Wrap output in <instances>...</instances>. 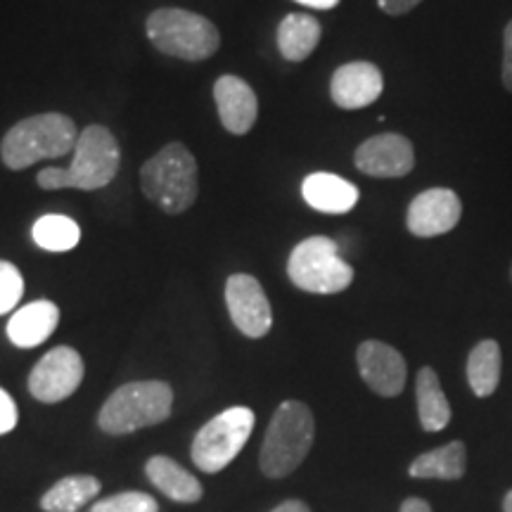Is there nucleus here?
Segmentation results:
<instances>
[{"label": "nucleus", "mask_w": 512, "mask_h": 512, "mask_svg": "<svg viewBox=\"0 0 512 512\" xmlns=\"http://www.w3.org/2000/svg\"><path fill=\"white\" fill-rule=\"evenodd\" d=\"M79 128L74 119L60 112L34 114L17 121L3 136L0 159L12 171L29 169L43 159H57L74 152L79 140Z\"/></svg>", "instance_id": "obj_1"}, {"label": "nucleus", "mask_w": 512, "mask_h": 512, "mask_svg": "<svg viewBox=\"0 0 512 512\" xmlns=\"http://www.w3.org/2000/svg\"><path fill=\"white\" fill-rule=\"evenodd\" d=\"M140 190L166 214H183L200 195L197 159L183 143H169L140 169Z\"/></svg>", "instance_id": "obj_2"}, {"label": "nucleus", "mask_w": 512, "mask_h": 512, "mask_svg": "<svg viewBox=\"0 0 512 512\" xmlns=\"http://www.w3.org/2000/svg\"><path fill=\"white\" fill-rule=\"evenodd\" d=\"M313 439H316V420L311 408L302 401L280 403L268 422L264 446H261L264 475L280 479L297 470L309 456Z\"/></svg>", "instance_id": "obj_3"}, {"label": "nucleus", "mask_w": 512, "mask_h": 512, "mask_svg": "<svg viewBox=\"0 0 512 512\" xmlns=\"http://www.w3.org/2000/svg\"><path fill=\"white\" fill-rule=\"evenodd\" d=\"M147 38L159 53L185 62L209 60L221 48V31L211 19L183 8H159L147 17Z\"/></svg>", "instance_id": "obj_4"}, {"label": "nucleus", "mask_w": 512, "mask_h": 512, "mask_svg": "<svg viewBox=\"0 0 512 512\" xmlns=\"http://www.w3.org/2000/svg\"><path fill=\"white\" fill-rule=\"evenodd\" d=\"M171 406L174 392L166 382H128L100 408L98 425L107 434H131L169 420Z\"/></svg>", "instance_id": "obj_5"}, {"label": "nucleus", "mask_w": 512, "mask_h": 512, "mask_svg": "<svg viewBox=\"0 0 512 512\" xmlns=\"http://www.w3.org/2000/svg\"><path fill=\"white\" fill-rule=\"evenodd\" d=\"M292 285L309 294H337L354 283V268L339 254L335 240L313 235L299 242L287 259Z\"/></svg>", "instance_id": "obj_6"}, {"label": "nucleus", "mask_w": 512, "mask_h": 512, "mask_svg": "<svg viewBox=\"0 0 512 512\" xmlns=\"http://www.w3.org/2000/svg\"><path fill=\"white\" fill-rule=\"evenodd\" d=\"M254 411L247 406H233L214 415L192 441V463L202 472L216 475L228 467L245 448L249 434L254 430Z\"/></svg>", "instance_id": "obj_7"}, {"label": "nucleus", "mask_w": 512, "mask_h": 512, "mask_svg": "<svg viewBox=\"0 0 512 512\" xmlns=\"http://www.w3.org/2000/svg\"><path fill=\"white\" fill-rule=\"evenodd\" d=\"M121 164L117 138L107 126L91 124L83 128L76 140L72 166H69V185L74 190H100L110 185Z\"/></svg>", "instance_id": "obj_8"}, {"label": "nucleus", "mask_w": 512, "mask_h": 512, "mask_svg": "<svg viewBox=\"0 0 512 512\" xmlns=\"http://www.w3.org/2000/svg\"><path fill=\"white\" fill-rule=\"evenodd\" d=\"M83 358L72 347L50 349L29 375V392L43 403L69 399L83 382Z\"/></svg>", "instance_id": "obj_9"}, {"label": "nucleus", "mask_w": 512, "mask_h": 512, "mask_svg": "<svg viewBox=\"0 0 512 512\" xmlns=\"http://www.w3.org/2000/svg\"><path fill=\"white\" fill-rule=\"evenodd\" d=\"M226 306L230 320L242 335L249 339H261L268 335L273 325V309L264 287L254 275H230L226 283Z\"/></svg>", "instance_id": "obj_10"}, {"label": "nucleus", "mask_w": 512, "mask_h": 512, "mask_svg": "<svg viewBox=\"0 0 512 512\" xmlns=\"http://www.w3.org/2000/svg\"><path fill=\"white\" fill-rule=\"evenodd\" d=\"M354 164L370 178H403L415 166L413 143L401 133H380L356 147Z\"/></svg>", "instance_id": "obj_11"}, {"label": "nucleus", "mask_w": 512, "mask_h": 512, "mask_svg": "<svg viewBox=\"0 0 512 512\" xmlns=\"http://www.w3.org/2000/svg\"><path fill=\"white\" fill-rule=\"evenodd\" d=\"M463 216V202L451 188H430L411 202L406 226L415 238H439L451 233Z\"/></svg>", "instance_id": "obj_12"}, {"label": "nucleus", "mask_w": 512, "mask_h": 512, "mask_svg": "<svg viewBox=\"0 0 512 512\" xmlns=\"http://www.w3.org/2000/svg\"><path fill=\"white\" fill-rule=\"evenodd\" d=\"M358 373L377 396L392 399L406 387L408 368L403 356L380 339H366L356 351Z\"/></svg>", "instance_id": "obj_13"}, {"label": "nucleus", "mask_w": 512, "mask_h": 512, "mask_svg": "<svg viewBox=\"0 0 512 512\" xmlns=\"http://www.w3.org/2000/svg\"><path fill=\"white\" fill-rule=\"evenodd\" d=\"M384 79L373 62H349L335 69L330 81V98L339 110H363L380 100Z\"/></svg>", "instance_id": "obj_14"}, {"label": "nucleus", "mask_w": 512, "mask_h": 512, "mask_svg": "<svg viewBox=\"0 0 512 512\" xmlns=\"http://www.w3.org/2000/svg\"><path fill=\"white\" fill-rule=\"evenodd\" d=\"M214 100L221 124L233 136H245L252 131L259 117V100L252 86L235 74H223L214 83Z\"/></svg>", "instance_id": "obj_15"}, {"label": "nucleus", "mask_w": 512, "mask_h": 512, "mask_svg": "<svg viewBox=\"0 0 512 512\" xmlns=\"http://www.w3.org/2000/svg\"><path fill=\"white\" fill-rule=\"evenodd\" d=\"M302 197L311 209L320 211V214H347L358 204L361 192L347 178L318 171V174L304 178Z\"/></svg>", "instance_id": "obj_16"}, {"label": "nucleus", "mask_w": 512, "mask_h": 512, "mask_svg": "<svg viewBox=\"0 0 512 512\" xmlns=\"http://www.w3.org/2000/svg\"><path fill=\"white\" fill-rule=\"evenodd\" d=\"M60 323V309L48 299H38L12 313L8 323L10 342L19 349H34L53 335Z\"/></svg>", "instance_id": "obj_17"}, {"label": "nucleus", "mask_w": 512, "mask_h": 512, "mask_svg": "<svg viewBox=\"0 0 512 512\" xmlns=\"http://www.w3.org/2000/svg\"><path fill=\"white\" fill-rule=\"evenodd\" d=\"M147 477L150 482L162 491L164 496H169L171 501L178 503H197L204 494L202 484L197 482L195 475H190L183 465H178L174 458L155 456L147 460L145 465Z\"/></svg>", "instance_id": "obj_18"}, {"label": "nucleus", "mask_w": 512, "mask_h": 512, "mask_svg": "<svg viewBox=\"0 0 512 512\" xmlns=\"http://www.w3.org/2000/svg\"><path fill=\"white\" fill-rule=\"evenodd\" d=\"M323 27L313 15L292 12L278 27V50L287 62H304L318 48Z\"/></svg>", "instance_id": "obj_19"}, {"label": "nucleus", "mask_w": 512, "mask_h": 512, "mask_svg": "<svg viewBox=\"0 0 512 512\" xmlns=\"http://www.w3.org/2000/svg\"><path fill=\"white\" fill-rule=\"evenodd\" d=\"M415 396H418V415L425 432H441L451 422V403L441 389L439 375L434 368H422L415 380Z\"/></svg>", "instance_id": "obj_20"}, {"label": "nucleus", "mask_w": 512, "mask_h": 512, "mask_svg": "<svg viewBox=\"0 0 512 512\" xmlns=\"http://www.w3.org/2000/svg\"><path fill=\"white\" fill-rule=\"evenodd\" d=\"M503 354L496 339H482L467 356V382L479 399H486L498 389L501 382Z\"/></svg>", "instance_id": "obj_21"}, {"label": "nucleus", "mask_w": 512, "mask_h": 512, "mask_svg": "<svg viewBox=\"0 0 512 512\" xmlns=\"http://www.w3.org/2000/svg\"><path fill=\"white\" fill-rule=\"evenodd\" d=\"M467 467V448L463 441L434 448L418 456L411 463L408 475L415 479H460Z\"/></svg>", "instance_id": "obj_22"}, {"label": "nucleus", "mask_w": 512, "mask_h": 512, "mask_svg": "<svg viewBox=\"0 0 512 512\" xmlns=\"http://www.w3.org/2000/svg\"><path fill=\"white\" fill-rule=\"evenodd\" d=\"M100 491V482L91 475L64 477L43 494L41 508L46 512H76Z\"/></svg>", "instance_id": "obj_23"}, {"label": "nucleus", "mask_w": 512, "mask_h": 512, "mask_svg": "<svg viewBox=\"0 0 512 512\" xmlns=\"http://www.w3.org/2000/svg\"><path fill=\"white\" fill-rule=\"evenodd\" d=\"M31 238H34L38 247L46 249V252L62 254L79 245L81 228L79 223L69 219V216L46 214L34 223V228H31Z\"/></svg>", "instance_id": "obj_24"}, {"label": "nucleus", "mask_w": 512, "mask_h": 512, "mask_svg": "<svg viewBox=\"0 0 512 512\" xmlns=\"http://www.w3.org/2000/svg\"><path fill=\"white\" fill-rule=\"evenodd\" d=\"M91 512H159V503L143 491H124V494L98 501Z\"/></svg>", "instance_id": "obj_25"}, {"label": "nucleus", "mask_w": 512, "mask_h": 512, "mask_svg": "<svg viewBox=\"0 0 512 512\" xmlns=\"http://www.w3.org/2000/svg\"><path fill=\"white\" fill-rule=\"evenodd\" d=\"M24 294V278L10 261H0V316L10 313Z\"/></svg>", "instance_id": "obj_26"}, {"label": "nucleus", "mask_w": 512, "mask_h": 512, "mask_svg": "<svg viewBox=\"0 0 512 512\" xmlns=\"http://www.w3.org/2000/svg\"><path fill=\"white\" fill-rule=\"evenodd\" d=\"M36 183L41 190H67L69 185V171L60 169V166H46V169L38 171Z\"/></svg>", "instance_id": "obj_27"}, {"label": "nucleus", "mask_w": 512, "mask_h": 512, "mask_svg": "<svg viewBox=\"0 0 512 512\" xmlns=\"http://www.w3.org/2000/svg\"><path fill=\"white\" fill-rule=\"evenodd\" d=\"M17 420H19V415H17L15 399H12L5 389H0V437L15 430Z\"/></svg>", "instance_id": "obj_28"}, {"label": "nucleus", "mask_w": 512, "mask_h": 512, "mask_svg": "<svg viewBox=\"0 0 512 512\" xmlns=\"http://www.w3.org/2000/svg\"><path fill=\"white\" fill-rule=\"evenodd\" d=\"M503 88L512 93V19L503 29V69H501Z\"/></svg>", "instance_id": "obj_29"}, {"label": "nucleus", "mask_w": 512, "mask_h": 512, "mask_svg": "<svg viewBox=\"0 0 512 512\" xmlns=\"http://www.w3.org/2000/svg\"><path fill=\"white\" fill-rule=\"evenodd\" d=\"M420 3H422V0H377L380 10L387 12V15H392V17L406 15V12L418 8Z\"/></svg>", "instance_id": "obj_30"}, {"label": "nucleus", "mask_w": 512, "mask_h": 512, "mask_svg": "<svg viewBox=\"0 0 512 512\" xmlns=\"http://www.w3.org/2000/svg\"><path fill=\"white\" fill-rule=\"evenodd\" d=\"M401 512H434L430 503L422 501V498H406L401 505Z\"/></svg>", "instance_id": "obj_31"}, {"label": "nucleus", "mask_w": 512, "mask_h": 512, "mask_svg": "<svg viewBox=\"0 0 512 512\" xmlns=\"http://www.w3.org/2000/svg\"><path fill=\"white\" fill-rule=\"evenodd\" d=\"M294 3L304 5V8H311V10H332L337 8L339 0H294Z\"/></svg>", "instance_id": "obj_32"}, {"label": "nucleus", "mask_w": 512, "mask_h": 512, "mask_svg": "<svg viewBox=\"0 0 512 512\" xmlns=\"http://www.w3.org/2000/svg\"><path fill=\"white\" fill-rule=\"evenodd\" d=\"M271 512H311V510H309V505L302 503V501H285Z\"/></svg>", "instance_id": "obj_33"}, {"label": "nucleus", "mask_w": 512, "mask_h": 512, "mask_svg": "<svg viewBox=\"0 0 512 512\" xmlns=\"http://www.w3.org/2000/svg\"><path fill=\"white\" fill-rule=\"evenodd\" d=\"M503 512H512V489L503 498Z\"/></svg>", "instance_id": "obj_34"}, {"label": "nucleus", "mask_w": 512, "mask_h": 512, "mask_svg": "<svg viewBox=\"0 0 512 512\" xmlns=\"http://www.w3.org/2000/svg\"><path fill=\"white\" fill-rule=\"evenodd\" d=\"M510 283H512V264H510Z\"/></svg>", "instance_id": "obj_35"}]
</instances>
